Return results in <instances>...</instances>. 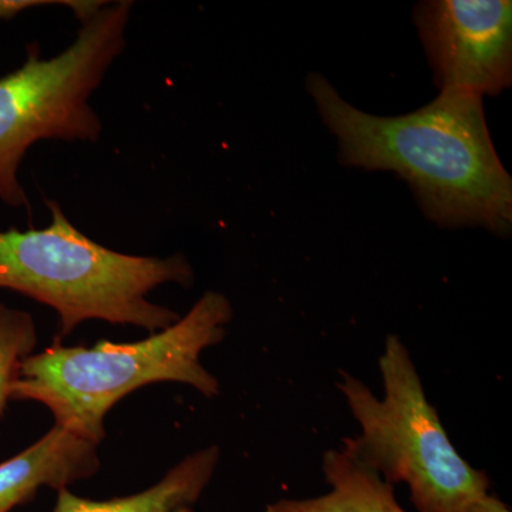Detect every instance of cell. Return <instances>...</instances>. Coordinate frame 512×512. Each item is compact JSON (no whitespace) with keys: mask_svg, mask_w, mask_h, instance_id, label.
Instances as JSON below:
<instances>
[{"mask_svg":"<svg viewBox=\"0 0 512 512\" xmlns=\"http://www.w3.org/2000/svg\"><path fill=\"white\" fill-rule=\"evenodd\" d=\"M306 87L339 140L343 164L399 174L427 217L443 227L477 225L510 234L512 181L495 151L481 97L441 92L406 116L377 117L343 100L320 74H309Z\"/></svg>","mask_w":512,"mask_h":512,"instance_id":"1","label":"cell"},{"mask_svg":"<svg viewBox=\"0 0 512 512\" xmlns=\"http://www.w3.org/2000/svg\"><path fill=\"white\" fill-rule=\"evenodd\" d=\"M232 318L227 296L208 291L170 328L138 342L86 348L56 339L23 360L10 400L43 404L57 426L99 446L110 410L148 384H187L207 399L220 396V380L201 357L225 339Z\"/></svg>","mask_w":512,"mask_h":512,"instance_id":"2","label":"cell"},{"mask_svg":"<svg viewBox=\"0 0 512 512\" xmlns=\"http://www.w3.org/2000/svg\"><path fill=\"white\" fill-rule=\"evenodd\" d=\"M46 205L52 217L49 227L0 231V288L55 309L57 340L87 320L156 333L181 318L148 295L165 284H194V271L184 255L121 254L74 227L59 202Z\"/></svg>","mask_w":512,"mask_h":512,"instance_id":"3","label":"cell"},{"mask_svg":"<svg viewBox=\"0 0 512 512\" xmlns=\"http://www.w3.org/2000/svg\"><path fill=\"white\" fill-rule=\"evenodd\" d=\"M379 372L382 397L360 377L339 372L336 389L360 429L343 446L387 483L407 485L417 512H461L490 493L487 473L468 464L448 437L400 336L384 340Z\"/></svg>","mask_w":512,"mask_h":512,"instance_id":"4","label":"cell"},{"mask_svg":"<svg viewBox=\"0 0 512 512\" xmlns=\"http://www.w3.org/2000/svg\"><path fill=\"white\" fill-rule=\"evenodd\" d=\"M133 2H107L52 59L28 47L25 63L0 77V201L29 207L19 167L42 140L96 143L103 126L90 97L126 49Z\"/></svg>","mask_w":512,"mask_h":512,"instance_id":"5","label":"cell"},{"mask_svg":"<svg viewBox=\"0 0 512 512\" xmlns=\"http://www.w3.org/2000/svg\"><path fill=\"white\" fill-rule=\"evenodd\" d=\"M416 25L441 92L497 96L512 82L510 0H433Z\"/></svg>","mask_w":512,"mask_h":512,"instance_id":"6","label":"cell"},{"mask_svg":"<svg viewBox=\"0 0 512 512\" xmlns=\"http://www.w3.org/2000/svg\"><path fill=\"white\" fill-rule=\"evenodd\" d=\"M97 447L55 424L45 436L0 463V512L28 503L42 488L69 490V485L96 476Z\"/></svg>","mask_w":512,"mask_h":512,"instance_id":"7","label":"cell"},{"mask_svg":"<svg viewBox=\"0 0 512 512\" xmlns=\"http://www.w3.org/2000/svg\"><path fill=\"white\" fill-rule=\"evenodd\" d=\"M220 460V447L214 444L201 448L184 457L146 490L109 500H92L60 490L53 512H195Z\"/></svg>","mask_w":512,"mask_h":512,"instance_id":"8","label":"cell"},{"mask_svg":"<svg viewBox=\"0 0 512 512\" xmlns=\"http://www.w3.org/2000/svg\"><path fill=\"white\" fill-rule=\"evenodd\" d=\"M329 490L308 498H279L264 512H407L394 485L366 466L348 447L330 448L322 456Z\"/></svg>","mask_w":512,"mask_h":512,"instance_id":"9","label":"cell"},{"mask_svg":"<svg viewBox=\"0 0 512 512\" xmlns=\"http://www.w3.org/2000/svg\"><path fill=\"white\" fill-rule=\"evenodd\" d=\"M36 345L37 328L32 315L0 302V417L8 406L20 365L35 353Z\"/></svg>","mask_w":512,"mask_h":512,"instance_id":"10","label":"cell"},{"mask_svg":"<svg viewBox=\"0 0 512 512\" xmlns=\"http://www.w3.org/2000/svg\"><path fill=\"white\" fill-rule=\"evenodd\" d=\"M42 5H66L67 8L72 9L74 16L79 18L87 8L89 3L86 0H66V2H42V0H0V20H10L16 18L19 13L25 10L36 8Z\"/></svg>","mask_w":512,"mask_h":512,"instance_id":"11","label":"cell"},{"mask_svg":"<svg viewBox=\"0 0 512 512\" xmlns=\"http://www.w3.org/2000/svg\"><path fill=\"white\" fill-rule=\"evenodd\" d=\"M461 512H512L511 508L503 500L491 493L483 495L478 500L467 505Z\"/></svg>","mask_w":512,"mask_h":512,"instance_id":"12","label":"cell"}]
</instances>
